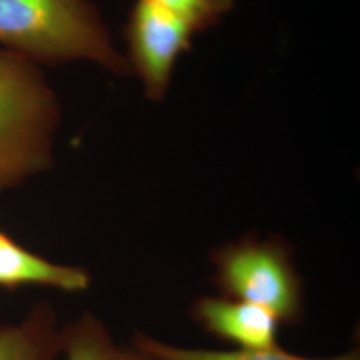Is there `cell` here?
<instances>
[{
	"label": "cell",
	"mask_w": 360,
	"mask_h": 360,
	"mask_svg": "<svg viewBox=\"0 0 360 360\" xmlns=\"http://www.w3.org/2000/svg\"><path fill=\"white\" fill-rule=\"evenodd\" d=\"M0 47L40 67L87 60L115 77L132 75L91 0H0Z\"/></svg>",
	"instance_id": "cell-1"
},
{
	"label": "cell",
	"mask_w": 360,
	"mask_h": 360,
	"mask_svg": "<svg viewBox=\"0 0 360 360\" xmlns=\"http://www.w3.org/2000/svg\"><path fill=\"white\" fill-rule=\"evenodd\" d=\"M124 35L132 75L141 79L150 101L162 102L180 56L191 49L193 28L151 1L136 0Z\"/></svg>",
	"instance_id": "cell-4"
},
{
	"label": "cell",
	"mask_w": 360,
	"mask_h": 360,
	"mask_svg": "<svg viewBox=\"0 0 360 360\" xmlns=\"http://www.w3.org/2000/svg\"><path fill=\"white\" fill-rule=\"evenodd\" d=\"M119 348L107 327L90 312L62 330L65 360H117Z\"/></svg>",
	"instance_id": "cell-9"
},
{
	"label": "cell",
	"mask_w": 360,
	"mask_h": 360,
	"mask_svg": "<svg viewBox=\"0 0 360 360\" xmlns=\"http://www.w3.org/2000/svg\"><path fill=\"white\" fill-rule=\"evenodd\" d=\"M62 330L51 306L40 303L19 324H0V360H58Z\"/></svg>",
	"instance_id": "cell-7"
},
{
	"label": "cell",
	"mask_w": 360,
	"mask_h": 360,
	"mask_svg": "<svg viewBox=\"0 0 360 360\" xmlns=\"http://www.w3.org/2000/svg\"><path fill=\"white\" fill-rule=\"evenodd\" d=\"M132 347L154 360H360L359 351L352 349L346 354L324 358L311 359L290 354L278 346L259 349H233L217 351L203 348H187L168 345L146 334L136 335Z\"/></svg>",
	"instance_id": "cell-8"
},
{
	"label": "cell",
	"mask_w": 360,
	"mask_h": 360,
	"mask_svg": "<svg viewBox=\"0 0 360 360\" xmlns=\"http://www.w3.org/2000/svg\"><path fill=\"white\" fill-rule=\"evenodd\" d=\"M212 262L215 282L226 297L267 309L279 322L300 321L302 279L282 239L243 238L218 248Z\"/></svg>",
	"instance_id": "cell-3"
},
{
	"label": "cell",
	"mask_w": 360,
	"mask_h": 360,
	"mask_svg": "<svg viewBox=\"0 0 360 360\" xmlns=\"http://www.w3.org/2000/svg\"><path fill=\"white\" fill-rule=\"evenodd\" d=\"M221 16L229 13L233 6V0H208Z\"/></svg>",
	"instance_id": "cell-12"
},
{
	"label": "cell",
	"mask_w": 360,
	"mask_h": 360,
	"mask_svg": "<svg viewBox=\"0 0 360 360\" xmlns=\"http://www.w3.org/2000/svg\"><path fill=\"white\" fill-rule=\"evenodd\" d=\"M191 27L193 32H203L223 18L208 0H148Z\"/></svg>",
	"instance_id": "cell-10"
},
{
	"label": "cell",
	"mask_w": 360,
	"mask_h": 360,
	"mask_svg": "<svg viewBox=\"0 0 360 360\" xmlns=\"http://www.w3.org/2000/svg\"><path fill=\"white\" fill-rule=\"evenodd\" d=\"M117 360H154L148 356H146L142 352H139L138 349L134 347L119 348V355H117Z\"/></svg>",
	"instance_id": "cell-11"
},
{
	"label": "cell",
	"mask_w": 360,
	"mask_h": 360,
	"mask_svg": "<svg viewBox=\"0 0 360 360\" xmlns=\"http://www.w3.org/2000/svg\"><path fill=\"white\" fill-rule=\"evenodd\" d=\"M60 119L43 68L0 47V193L52 167Z\"/></svg>",
	"instance_id": "cell-2"
},
{
	"label": "cell",
	"mask_w": 360,
	"mask_h": 360,
	"mask_svg": "<svg viewBox=\"0 0 360 360\" xmlns=\"http://www.w3.org/2000/svg\"><path fill=\"white\" fill-rule=\"evenodd\" d=\"M90 283L87 271L52 263L15 243L0 231V287L16 288L37 284L79 292L86 291Z\"/></svg>",
	"instance_id": "cell-6"
},
{
	"label": "cell",
	"mask_w": 360,
	"mask_h": 360,
	"mask_svg": "<svg viewBox=\"0 0 360 360\" xmlns=\"http://www.w3.org/2000/svg\"><path fill=\"white\" fill-rule=\"evenodd\" d=\"M195 321L210 334L236 345L238 349L270 348L276 345L279 321L270 311L231 297L205 296L193 303Z\"/></svg>",
	"instance_id": "cell-5"
}]
</instances>
